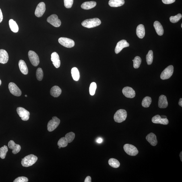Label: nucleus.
<instances>
[{
	"mask_svg": "<svg viewBox=\"0 0 182 182\" xmlns=\"http://www.w3.org/2000/svg\"><path fill=\"white\" fill-rule=\"evenodd\" d=\"M38 159L37 157L34 154L29 155L22 159L21 164L24 167H28L35 163Z\"/></svg>",
	"mask_w": 182,
	"mask_h": 182,
	"instance_id": "nucleus-1",
	"label": "nucleus"
},
{
	"mask_svg": "<svg viewBox=\"0 0 182 182\" xmlns=\"http://www.w3.org/2000/svg\"><path fill=\"white\" fill-rule=\"evenodd\" d=\"M101 21L98 18L86 19L82 22V25L85 28H95L101 24Z\"/></svg>",
	"mask_w": 182,
	"mask_h": 182,
	"instance_id": "nucleus-2",
	"label": "nucleus"
},
{
	"mask_svg": "<svg viewBox=\"0 0 182 182\" xmlns=\"http://www.w3.org/2000/svg\"><path fill=\"white\" fill-rule=\"evenodd\" d=\"M127 117V113L125 110L119 109L116 112L114 119L116 122L121 123L125 121Z\"/></svg>",
	"mask_w": 182,
	"mask_h": 182,
	"instance_id": "nucleus-3",
	"label": "nucleus"
},
{
	"mask_svg": "<svg viewBox=\"0 0 182 182\" xmlns=\"http://www.w3.org/2000/svg\"><path fill=\"white\" fill-rule=\"evenodd\" d=\"M123 149L125 152L130 156H135L138 154V149L132 145L125 144L123 146Z\"/></svg>",
	"mask_w": 182,
	"mask_h": 182,
	"instance_id": "nucleus-4",
	"label": "nucleus"
},
{
	"mask_svg": "<svg viewBox=\"0 0 182 182\" xmlns=\"http://www.w3.org/2000/svg\"><path fill=\"white\" fill-rule=\"evenodd\" d=\"M60 122V120L57 117H52V119L50 120L48 123V131L51 132L55 130L59 125Z\"/></svg>",
	"mask_w": 182,
	"mask_h": 182,
	"instance_id": "nucleus-5",
	"label": "nucleus"
},
{
	"mask_svg": "<svg viewBox=\"0 0 182 182\" xmlns=\"http://www.w3.org/2000/svg\"><path fill=\"white\" fill-rule=\"evenodd\" d=\"M173 66L172 65L169 66L162 71L160 75V78L163 80L169 79L173 75Z\"/></svg>",
	"mask_w": 182,
	"mask_h": 182,
	"instance_id": "nucleus-6",
	"label": "nucleus"
},
{
	"mask_svg": "<svg viewBox=\"0 0 182 182\" xmlns=\"http://www.w3.org/2000/svg\"><path fill=\"white\" fill-rule=\"evenodd\" d=\"M28 56L30 63L34 67H36L39 64L40 60L39 57L35 52L30 50L28 52Z\"/></svg>",
	"mask_w": 182,
	"mask_h": 182,
	"instance_id": "nucleus-7",
	"label": "nucleus"
},
{
	"mask_svg": "<svg viewBox=\"0 0 182 182\" xmlns=\"http://www.w3.org/2000/svg\"><path fill=\"white\" fill-rule=\"evenodd\" d=\"M59 42L61 45L67 48L73 47L75 45V42L73 40L66 38H59Z\"/></svg>",
	"mask_w": 182,
	"mask_h": 182,
	"instance_id": "nucleus-8",
	"label": "nucleus"
},
{
	"mask_svg": "<svg viewBox=\"0 0 182 182\" xmlns=\"http://www.w3.org/2000/svg\"><path fill=\"white\" fill-rule=\"evenodd\" d=\"M17 111L19 117L23 121H28L30 118V113L24 108L19 107L17 108Z\"/></svg>",
	"mask_w": 182,
	"mask_h": 182,
	"instance_id": "nucleus-9",
	"label": "nucleus"
},
{
	"mask_svg": "<svg viewBox=\"0 0 182 182\" xmlns=\"http://www.w3.org/2000/svg\"><path fill=\"white\" fill-rule=\"evenodd\" d=\"M47 21L52 26L57 28L61 26V21L58 18L57 15L55 14L52 15L48 17Z\"/></svg>",
	"mask_w": 182,
	"mask_h": 182,
	"instance_id": "nucleus-10",
	"label": "nucleus"
},
{
	"mask_svg": "<svg viewBox=\"0 0 182 182\" xmlns=\"http://www.w3.org/2000/svg\"><path fill=\"white\" fill-rule=\"evenodd\" d=\"M9 88L11 94L15 96H21L22 92L20 89L15 83L13 82L9 83Z\"/></svg>",
	"mask_w": 182,
	"mask_h": 182,
	"instance_id": "nucleus-11",
	"label": "nucleus"
},
{
	"mask_svg": "<svg viewBox=\"0 0 182 182\" xmlns=\"http://www.w3.org/2000/svg\"><path fill=\"white\" fill-rule=\"evenodd\" d=\"M46 11V5L44 2H40L36 7L35 15L38 17H40L42 16Z\"/></svg>",
	"mask_w": 182,
	"mask_h": 182,
	"instance_id": "nucleus-12",
	"label": "nucleus"
},
{
	"mask_svg": "<svg viewBox=\"0 0 182 182\" xmlns=\"http://www.w3.org/2000/svg\"><path fill=\"white\" fill-rule=\"evenodd\" d=\"M122 92L124 95L127 98H133L135 96V91L131 87H125L123 89Z\"/></svg>",
	"mask_w": 182,
	"mask_h": 182,
	"instance_id": "nucleus-13",
	"label": "nucleus"
},
{
	"mask_svg": "<svg viewBox=\"0 0 182 182\" xmlns=\"http://www.w3.org/2000/svg\"><path fill=\"white\" fill-rule=\"evenodd\" d=\"M129 44L127 42L126 40H123L118 42L115 48V52L116 54H118L121 52L123 48L128 47Z\"/></svg>",
	"mask_w": 182,
	"mask_h": 182,
	"instance_id": "nucleus-14",
	"label": "nucleus"
},
{
	"mask_svg": "<svg viewBox=\"0 0 182 182\" xmlns=\"http://www.w3.org/2000/svg\"><path fill=\"white\" fill-rule=\"evenodd\" d=\"M153 123L156 124H160L163 125H167L169 123V121L167 118L162 119L158 115L154 116L152 119Z\"/></svg>",
	"mask_w": 182,
	"mask_h": 182,
	"instance_id": "nucleus-15",
	"label": "nucleus"
},
{
	"mask_svg": "<svg viewBox=\"0 0 182 182\" xmlns=\"http://www.w3.org/2000/svg\"><path fill=\"white\" fill-rule=\"evenodd\" d=\"M9 148L12 150V153L13 154H16L20 152L21 147L20 145L16 144L13 140L9 141L8 144Z\"/></svg>",
	"mask_w": 182,
	"mask_h": 182,
	"instance_id": "nucleus-16",
	"label": "nucleus"
},
{
	"mask_svg": "<svg viewBox=\"0 0 182 182\" xmlns=\"http://www.w3.org/2000/svg\"><path fill=\"white\" fill-rule=\"evenodd\" d=\"M51 60L53 62V65L55 67L58 68L61 65V61H60L59 55L56 52H54L51 54Z\"/></svg>",
	"mask_w": 182,
	"mask_h": 182,
	"instance_id": "nucleus-17",
	"label": "nucleus"
},
{
	"mask_svg": "<svg viewBox=\"0 0 182 182\" xmlns=\"http://www.w3.org/2000/svg\"><path fill=\"white\" fill-rule=\"evenodd\" d=\"M146 139L150 144L152 146H155L158 143L156 137L154 133H151L147 135Z\"/></svg>",
	"mask_w": 182,
	"mask_h": 182,
	"instance_id": "nucleus-18",
	"label": "nucleus"
},
{
	"mask_svg": "<svg viewBox=\"0 0 182 182\" xmlns=\"http://www.w3.org/2000/svg\"><path fill=\"white\" fill-rule=\"evenodd\" d=\"M168 106V102L166 96L162 95L159 98L158 107L160 108H165L167 107Z\"/></svg>",
	"mask_w": 182,
	"mask_h": 182,
	"instance_id": "nucleus-19",
	"label": "nucleus"
},
{
	"mask_svg": "<svg viewBox=\"0 0 182 182\" xmlns=\"http://www.w3.org/2000/svg\"><path fill=\"white\" fill-rule=\"evenodd\" d=\"M9 60V55L7 52L3 49L0 50V63H7Z\"/></svg>",
	"mask_w": 182,
	"mask_h": 182,
	"instance_id": "nucleus-20",
	"label": "nucleus"
},
{
	"mask_svg": "<svg viewBox=\"0 0 182 182\" xmlns=\"http://www.w3.org/2000/svg\"><path fill=\"white\" fill-rule=\"evenodd\" d=\"M154 26L157 34L159 36H161L164 34V30L162 25L158 21H155Z\"/></svg>",
	"mask_w": 182,
	"mask_h": 182,
	"instance_id": "nucleus-21",
	"label": "nucleus"
},
{
	"mask_svg": "<svg viewBox=\"0 0 182 182\" xmlns=\"http://www.w3.org/2000/svg\"><path fill=\"white\" fill-rule=\"evenodd\" d=\"M61 88L57 86H55L52 87L50 92L51 95L55 98L58 97L61 95Z\"/></svg>",
	"mask_w": 182,
	"mask_h": 182,
	"instance_id": "nucleus-22",
	"label": "nucleus"
},
{
	"mask_svg": "<svg viewBox=\"0 0 182 182\" xmlns=\"http://www.w3.org/2000/svg\"><path fill=\"white\" fill-rule=\"evenodd\" d=\"M19 67L20 70L23 74L26 75L28 73V69L25 62L20 60L19 62Z\"/></svg>",
	"mask_w": 182,
	"mask_h": 182,
	"instance_id": "nucleus-23",
	"label": "nucleus"
},
{
	"mask_svg": "<svg viewBox=\"0 0 182 182\" xmlns=\"http://www.w3.org/2000/svg\"><path fill=\"white\" fill-rule=\"evenodd\" d=\"M136 34L138 37L140 38H143L145 35V30L144 26L142 24L139 25L136 29Z\"/></svg>",
	"mask_w": 182,
	"mask_h": 182,
	"instance_id": "nucleus-24",
	"label": "nucleus"
},
{
	"mask_svg": "<svg viewBox=\"0 0 182 182\" xmlns=\"http://www.w3.org/2000/svg\"><path fill=\"white\" fill-rule=\"evenodd\" d=\"M96 5V2L90 1L85 2L81 5V8L84 9H90L94 8Z\"/></svg>",
	"mask_w": 182,
	"mask_h": 182,
	"instance_id": "nucleus-25",
	"label": "nucleus"
},
{
	"mask_svg": "<svg viewBox=\"0 0 182 182\" xmlns=\"http://www.w3.org/2000/svg\"><path fill=\"white\" fill-rule=\"evenodd\" d=\"M125 3L124 0H110L109 5L111 7H117L123 5Z\"/></svg>",
	"mask_w": 182,
	"mask_h": 182,
	"instance_id": "nucleus-26",
	"label": "nucleus"
},
{
	"mask_svg": "<svg viewBox=\"0 0 182 182\" xmlns=\"http://www.w3.org/2000/svg\"><path fill=\"white\" fill-rule=\"evenodd\" d=\"M9 28L13 32L16 33L18 32L19 30V28L18 25L15 21L13 19H10L9 21Z\"/></svg>",
	"mask_w": 182,
	"mask_h": 182,
	"instance_id": "nucleus-27",
	"label": "nucleus"
},
{
	"mask_svg": "<svg viewBox=\"0 0 182 182\" xmlns=\"http://www.w3.org/2000/svg\"><path fill=\"white\" fill-rule=\"evenodd\" d=\"M71 75L75 81H78L80 78V73L78 69L75 67L71 69Z\"/></svg>",
	"mask_w": 182,
	"mask_h": 182,
	"instance_id": "nucleus-28",
	"label": "nucleus"
},
{
	"mask_svg": "<svg viewBox=\"0 0 182 182\" xmlns=\"http://www.w3.org/2000/svg\"><path fill=\"white\" fill-rule=\"evenodd\" d=\"M152 102V98L150 97L146 96L143 98L142 102V105L143 107L148 108L150 107Z\"/></svg>",
	"mask_w": 182,
	"mask_h": 182,
	"instance_id": "nucleus-29",
	"label": "nucleus"
},
{
	"mask_svg": "<svg viewBox=\"0 0 182 182\" xmlns=\"http://www.w3.org/2000/svg\"><path fill=\"white\" fill-rule=\"evenodd\" d=\"M108 163L110 166L114 168H119L120 165L119 162L117 160L114 158L110 159L108 161Z\"/></svg>",
	"mask_w": 182,
	"mask_h": 182,
	"instance_id": "nucleus-30",
	"label": "nucleus"
},
{
	"mask_svg": "<svg viewBox=\"0 0 182 182\" xmlns=\"http://www.w3.org/2000/svg\"><path fill=\"white\" fill-rule=\"evenodd\" d=\"M153 52L152 50H150L146 56V62L148 65L152 64L153 60Z\"/></svg>",
	"mask_w": 182,
	"mask_h": 182,
	"instance_id": "nucleus-31",
	"label": "nucleus"
},
{
	"mask_svg": "<svg viewBox=\"0 0 182 182\" xmlns=\"http://www.w3.org/2000/svg\"><path fill=\"white\" fill-rule=\"evenodd\" d=\"M8 150V148L6 146H4L0 148V157L2 159L5 158Z\"/></svg>",
	"mask_w": 182,
	"mask_h": 182,
	"instance_id": "nucleus-32",
	"label": "nucleus"
},
{
	"mask_svg": "<svg viewBox=\"0 0 182 182\" xmlns=\"http://www.w3.org/2000/svg\"><path fill=\"white\" fill-rule=\"evenodd\" d=\"M68 142H67L66 139L65 137H62L59 139L57 143L58 146L61 148H65L68 145Z\"/></svg>",
	"mask_w": 182,
	"mask_h": 182,
	"instance_id": "nucleus-33",
	"label": "nucleus"
},
{
	"mask_svg": "<svg viewBox=\"0 0 182 182\" xmlns=\"http://www.w3.org/2000/svg\"><path fill=\"white\" fill-rule=\"evenodd\" d=\"M133 66L135 69H138L140 67L141 63V58L137 56L135 57L134 59L133 60Z\"/></svg>",
	"mask_w": 182,
	"mask_h": 182,
	"instance_id": "nucleus-34",
	"label": "nucleus"
},
{
	"mask_svg": "<svg viewBox=\"0 0 182 182\" xmlns=\"http://www.w3.org/2000/svg\"><path fill=\"white\" fill-rule=\"evenodd\" d=\"M75 134L74 133L72 132H70L66 134L65 138L66 139L67 142L70 143L72 142L75 138Z\"/></svg>",
	"mask_w": 182,
	"mask_h": 182,
	"instance_id": "nucleus-35",
	"label": "nucleus"
},
{
	"mask_svg": "<svg viewBox=\"0 0 182 182\" xmlns=\"http://www.w3.org/2000/svg\"><path fill=\"white\" fill-rule=\"evenodd\" d=\"M43 72L41 68H38L36 71V77L38 80L42 81L43 77Z\"/></svg>",
	"mask_w": 182,
	"mask_h": 182,
	"instance_id": "nucleus-36",
	"label": "nucleus"
},
{
	"mask_svg": "<svg viewBox=\"0 0 182 182\" xmlns=\"http://www.w3.org/2000/svg\"><path fill=\"white\" fill-rule=\"evenodd\" d=\"M182 17V15L181 13H179L175 16L170 17V22L172 23H177L181 19Z\"/></svg>",
	"mask_w": 182,
	"mask_h": 182,
	"instance_id": "nucleus-37",
	"label": "nucleus"
},
{
	"mask_svg": "<svg viewBox=\"0 0 182 182\" xmlns=\"http://www.w3.org/2000/svg\"><path fill=\"white\" fill-rule=\"evenodd\" d=\"M96 88V84L95 82H92L91 83L90 87V93L91 96L94 95Z\"/></svg>",
	"mask_w": 182,
	"mask_h": 182,
	"instance_id": "nucleus-38",
	"label": "nucleus"
},
{
	"mask_svg": "<svg viewBox=\"0 0 182 182\" xmlns=\"http://www.w3.org/2000/svg\"><path fill=\"white\" fill-rule=\"evenodd\" d=\"M64 5L66 8H71L72 7L73 0H64Z\"/></svg>",
	"mask_w": 182,
	"mask_h": 182,
	"instance_id": "nucleus-39",
	"label": "nucleus"
},
{
	"mask_svg": "<svg viewBox=\"0 0 182 182\" xmlns=\"http://www.w3.org/2000/svg\"><path fill=\"white\" fill-rule=\"evenodd\" d=\"M28 178L26 177H21L17 178L13 182H28Z\"/></svg>",
	"mask_w": 182,
	"mask_h": 182,
	"instance_id": "nucleus-40",
	"label": "nucleus"
},
{
	"mask_svg": "<svg viewBox=\"0 0 182 182\" xmlns=\"http://www.w3.org/2000/svg\"><path fill=\"white\" fill-rule=\"evenodd\" d=\"M162 3L165 4H170L173 3L175 1V0H162Z\"/></svg>",
	"mask_w": 182,
	"mask_h": 182,
	"instance_id": "nucleus-41",
	"label": "nucleus"
},
{
	"mask_svg": "<svg viewBox=\"0 0 182 182\" xmlns=\"http://www.w3.org/2000/svg\"><path fill=\"white\" fill-rule=\"evenodd\" d=\"M84 182H92V179L90 176H88L86 179H85Z\"/></svg>",
	"mask_w": 182,
	"mask_h": 182,
	"instance_id": "nucleus-42",
	"label": "nucleus"
},
{
	"mask_svg": "<svg viewBox=\"0 0 182 182\" xmlns=\"http://www.w3.org/2000/svg\"><path fill=\"white\" fill-rule=\"evenodd\" d=\"M3 19V16L2 12L1 9H0V23L2 21Z\"/></svg>",
	"mask_w": 182,
	"mask_h": 182,
	"instance_id": "nucleus-43",
	"label": "nucleus"
},
{
	"mask_svg": "<svg viewBox=\"0 0 182 182\" xmlns=\"http://www.w3.org/2000/svg\"><path fill=\"white\" fill-rule=\"evenodd\" d=\"M102 141H103V139L100 137L97 139L96 140V142L98 143H101Z\"/></svg>",
	"mask_w": 182,
	"mask_h": 182,
	"instance_id": "nucleus-44",
	"label": "nucleus"
},
{
	"mask_svg": "<svg viewBox=\"0 0 182 182\" xmlns=\"http://www.w3.org/2000/svg\"><path fill=\"white\" fill-rule=\"evenodd\" d=\"M179 105L180 106H181V107H182V98H180L179 100Z\"/></svg>",
	"mask_w": 182,
	"mask_h": 182,
	"instance_id": "nucleus-45",
	"label": "nucleus"
},
{
	"mask_svg": "<svg viewBox=\"0 0 182 182\" xmlns=\"http://www.w3.org/2000/svg\"><path fill=\"white\" fill-rule=\"evenodd\" d=\"M182 152H181V153H180V155H179L180 158H181V161H182Z\"/></svg>",
	"mask_w": 182,
	"mask_h": 182,
	"instance_id": "nucleus-46",
	"label": "nucleus"
},
{
	"mask_svg": "<svg viewBox=\"0 0 182 182\" xmlns=\"http://www.w3.org/2000/svg\"><path fill=\"white\" fill-rule=\"evenodd\" d=\"M160 117H161L162 118V119H166V118H167L166 116L164 115H162L160 116Z\"/></svg>",
	"mask_w": 182,
	"mask_h": 182,
	"instance_id": "nucleus-47",
	"label": "nucleus"
},
{
	"mask_svg": "<svg viewBox=\"0 0 182 182\" xmlns=\"http://www.w3.org/2000/svg\"><path fill=\"white\" fill-rule=\"evenodd\" d=\"M1 79H0V86H1Z\"/></svg>",
	"mask_w": 182,
	"mask_h": 182,
	"instance_id": "nucleus-48",
	"label": "nucleus"
},
{
	"mask_svg": "<svg viewBox=\"0 0 182 182\" xmlns=\"http://www.w3.org/2000/svg\"><path fill=\"white\" fill-rule=\"evenodd\" d=\"M25 96L26 97H27V96H27V95H26Z\"/></svg>",
	"mask_w": 182,
	"mask_h": 182,
	"instance_id": "nucleus-49",
	"label": "nucleus"
},
{
	"mask_svg": "<svg viewBox=\"0 0 182 182\" xmlns=\"http://www.w3.org/2000/svg\"><path fill=\"white\" fill-rule=\"evenodd\" d=\"M61 148V147H60L59 146V149Z\"/></svg>",
	"mask_w": 182,
	"mask_h": 182,
	"instance_id": "nucleus-50",
	"label": "nucleus"
},
{
	"mask_svg": "<svg viewBox=\"0 0 182 182\" xmlns=\"http://www.w3.org/2000/svg\"><path fill=\"white\" fill-rule=\"evenodd\" d=\"M181 28H182V24H181Z\"/></svg>",
	"mask_w": 182,
	"mask_h": 182,
	"instance_id": "nucleus-51",
	"label": "nucleus"
}]
</instances>
